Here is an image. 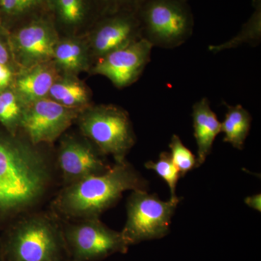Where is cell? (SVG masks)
I'll use <instances>...</instances> for the list:
<instances>
[{
    "label": "cell",
    "mask_w": 261,
    "mask_h": 261,
    "mask_svg": "<svg viewBox=\"0 0 261 261\" xmlns=\"http://www.w3.org/2000/svg\"><path fill=\"white\" fill-rule=\"evenodd\" d=\"M80 129L102 154H111L116 163L135 145L136 137L126 111L113 105H101L84 109L78 117Z\"/></svg>",
    "instance_id": "obj_5"
},
{
    "label": "cell",
    "mask_w": 261,
    "mask_h": 261,
    "mask_svg": "<svg viewBox=\"0 0 261 261\" xmlns=\"http://www.w3.org/2000/svg\"><path fill=\"white\" fill-rule=\"evenodd\" d=\"M88 142L68 137L62 142L58 163L66 185L93 175L106 172L110 166Z\"/></svg>",
    "instance_id": "obj_12"
},
{
    "label": "cell",
    "mask_w": 261,
    "mask_h": 261,
    "mask_svg": "<svg viewBox=\"0 0 261 261\" xmlns=\"http://www.w3.org/2000/svg\"><path fill=\"white\" fill-rule=\"evenodd\" d=\"M152 48L145 39H139L97 59L92 73L106 76L117 88L129 87L150 62Z\"/></svg>",
    "instance_id": "obj_9"
},
{
    "label": "cell",
    "mask_w": 261,
    "mask_h": 261,
    "mask_svg": "<svg viewBox=\"0 0 261 261\" xmlns=\"http://www.w3.org/2000/svg\"><path fill=\"white\" fill-rule=\"evenodd\" d=\"M254 11L244 24L240 32L230 40L226 41L219 45H211L209 50L211 53H219L220 51L237 48L243 44L257 46L261 40V0H252Z\"/></svg>",
    "instance_id": "obj_18"
},
{
    "label": "cell",
    "mask_w": 261,
    "mask_h": 261,
    "mask_svg": "<svg viewBox=\"0 0 261 261\" xmlns=\"http://www.w3.org/2000/svg\"><path fill=\"white\" fill-rule=\"evenodd\" d=\"M104 15L91 38L92 54L97 59L142 39L136 12L118 11Z\"/></svg>",
    "instance_id": "obj_11"
},
{
    "label": "cell",
    "mask_w": 261,
    "mask_h": 261,
    "mask_svg": "<svg viewBox=\"0 0 261 261\" xmlns=\"http://www.w3.org/2000/svg\"><path fill=\"white\" fill-rule=\"evenodd\" d=\"M82 111L44 98L25 106L20 128L34 145L51 143L71 126Z\"/></svg>",
    "instance_id": "obj_8"
},
{
    "label": "cell",
    "mask_w": 261,
    "mask_h": 261,
    "mask_svg": "<svg viewBox=\"0 0 261 261\" xmlns=\"http://www.w3.org/2000/svg\"><path fill=\"white\" fill-rule=\"evenodd\" d=\"M62 231L72 260H101L128 250L121 233L108 228L99 218L82 219L68 225Z\"/></svg>",
    "instance_id": "obj_7"
},
{
    "label": "cell",
    "mask_w": 261,
    "mask_h": 261,
    "mask_svg": "<svg viewBox=\"0 0 261 261\" xmlns=\"http://www.w3.org/2000/svg\"><path fill=\"white\" fill-rule=\"evenodd\" d=\"M13 62L14 61L10 48V37L7 35L0 21V63L12 66Z\"/></svg>",
    "instance_id": "obj_25"
},
{
    "label": "cell",
    "mask_w": 261,
    "mask_h": 261,
    "mask_svg": "<svg viewBox=\"0 0 261 261\" xmlns=\"http://www.w3.org/2000/svg\"><path fill=\"white\" fill-rule=\"evenodd\" d=\"M0 261H1V257H0Z\"/></svg>",
    "instance_id": "obj_29"
},
{
    "label": "cell",
    "mask_w": 261,
    "mask_h": 261,
    "mask_svg": "<svg viewBox=\"0 0 261 261\" xmlns=\"http://www.w3.org/2000/svg\"><path fill=\"white\" fill-rule=\"evenodd\" d=\"M15 77L12 66L0 63V92L13 87Z\"/></svg>",
    "instance_id": "obj_26"
},
{
    "label": "cell",
    "mask_w": 261,
    "mask_h": 261,
    "mask_svg": "<svg viewBox=\"0 0 261 261\" xmlns=\"http://www.w3.org/2000/svg\"><path fill=\"white\" fill-rule=\"evenodd\" d=\"M53 61L65 75H75L88 66L87 48L75 39L59 41L55 49Z\"/></svg>",
    "instance_id": "obj_17"
},
{
    "label": "cell",
    "mask_w": 261,
    "mask_h": 261,
    "mask_svg": "<svg viewBox=\"0 0 261 261\" xmlns=\"http://www.w3.org/2000/svg\"><path fill=\"white\" fill-rule=\"evenodd\" d=\"M44 0H0V13L8 18L20 16L32 11Z\"/></svg>",
    "instance_id": "obj_23"
},
{
    "label": "cell",
    "mask_w": 261,
    "mask_h": 261,
    "mask_svg": "<svg viewBox=\"0 0 261 261\" xmlns=\"http://www.w3.org/2000/svg\"><path fill=\"white\" fill-rule=\"evenodd\" d=\"M48 97L65 107L82 111L89 107L90 100L87 87L75 75H70L58 77L51 86Z\"/></svg>",
    "instance_id": "obj_15"
},
{
    "label": "cell",
    "mask_w": 261,
    "mask_h": 261,
    "mask_svg": "<svg viewBox=\"0 0 261 261\" xmlns=\"http://www.w3.org/2000/svg\"><path fill=\"white\" fill-rule=\"evenodd\" d=\"M58 77L54 61L47 62L21 70L15 77L13 88L27 106L48 97L51 86Z\"/></svg>",
    "instance_id": "obj_13"
},
{
    "label": "cell",
    "mask_w": 261,
    "mask_h": 261,
    "mask_svg": "<svg viewBox=\"0 0 261 261\" xmlns=\"http://www.w3.org/2000/svg\"><path fill=\"white\" fill-rule=\"evenodd\" d=\"M25 108L13 87L0 92V123L13 135L21 126Z\"/></svg>",
    "instance_id": "obj_19"
},
{
    "label": "cell",
    "mask_w": 261,
    "mask_h": 261,
    "mask_svg": "<svg viewBox=\"0 0 261 261\" xmlns=\"http://www.w3.org/2000/svg\"><path fill=\"white\" fill-rule=\"evenodd\" d=\"M145 0H99L104 14L118 11H137Z\"/></svg>",
    "instance_id": "obj_24"
},
{
    "label": "cell",
    "mask_w": 261,
    "mask_h": 261,
    "mask_svg": "<svg viewBox=\"0 0 261 261\" xmlns=\"http://www.w3.org/2000/svg\"><path fill=\"white\" fill-rule=\"evenodd\" d=\"M146 188L145 179L124 161L106 172L67 185L55 200V208L65 217L96 219L116 203L123 192Z\"/></svg>",
    "instance_id": "obj_1"
},
{
    "label": "cell",
    "mask_w": 261,
    "mask_h": 261,
    "mask_svg": "<svg viewBox=\"0 0 261 261\" xmlns=\"http://www.w3.org/2000/svg\"><path fill=\"white\" fill-rule=\"evenodd\" d=\"M1 261H71L63 231L42 216L15 225L0 242Z\"/></svg>",
    "instance_id": "obj_3"
},
{
    "label": "cell",
    "mask_w": 261,
    "mask_h": 261,
    "mask_svg": "<svg viewBox=\"0 0 261 261\" xmlns=\"http://www.w3.org/2000/svg\"><path fill=\"white\" fill-rule=\"evenodd\" d=\"M185 1L189 2V0H185Z\"/></svg>",
    "instance_id": "obj_28"
},
{
    "label": "cell",
    "mask_w": 261,
    "mask_h": 261,
    "mask_svg": "<svg viewBox=\"0 0 261 261\" xmlns=\"http://www.w3.org/2000/svg\"><path fill=\"white\" fill-rule=\"evenodd\" d=\"M58 42L54 28L43 20L32 22L10 37L13 61L21 70L53 61Z\"/></svg>",
    "instance_id": "obj_10"
},
{
    "label": "cell",
    "mask_w": 261,
    "mask_h": 261,
    "mask_svg": "<svg viewBox=\"0 0 261 261\" xmlns=\"http://www.w3.org/2000/svg\"><path fill=\"white\" fill-rule=\"evenodd\" d=\"M136 13L142 39L153 47H179L193 34L195 19L185 0H145Z\"/></svg>",
    "instance_id": "obj_4"
},
{
    "label": "cell",
    "mask_w": 261,
    "mask_h": 261,
    "mask_svg": "<svg viewBox=\"0 0 261 261\" xmlns=\"http://www.w3.org/2000/svg\"><path fill=\"white\" fill-rule=\"evenodd\" d=\"M49 178L47 163L37 149L0 137V211H18L35 203Z\"/></svg>",
    "instance_id": "obj_2"
},
{
    "label": "cell",
    "mask_w": 261,
    "mask_h": 261,
    "mask_svg": "<svg viewBox=\"0 0 261 261\" xmlns=\"http://www.w3.org/2000/svg\"><path fill=\"white\" fill-rule=\"evenodd\" d=\"M226 106L227 111L224 121L221 123V132L224 134V142L241 150L251 128V115L241 105Z\"/></svg>",
    "instance_id": "obj_16"
},
{
    "label": "cell",
    "mask_w": 261,
    "mask_h": 261,
    "mask_svg": "<svg viewBox=\"0 0 261 261\" xmlns=\"http://www.w3.org/2000/svg\"><path fill=\"white\" fill-rule=\"evenodd\" d=\"M60 19L68 25H76L85 18L87 9L84 0H55Z\"/></svg>",
    "instance_id": "obj_22"
},
{
    "label": "cell",
    "mask_w": 261,
    "mask_h": 261,
    "mask_svg": "<svg viewBox=\"0 0 261 261\" xmlns=\"http://www.w3.org/2000/svg\"><path fill=\"white\" fill-rule=\"evenodd\" d=\"M179 201H162L146 190L132 192L127 203V221L121 231L128 246L164 238L169 232Z\"/></svg>",
    "instance_id": "obj_6"
},
{
    "label": "cell",
    "mask_w": 261,
    "mask_h": 261,
    "mask_svg": "<svg viewBox=\"0 0 261 261\" xmlns=\"http://www.w3.org/2000/svg\"><path fill=\"white\" fill-rule=\"evenodd\" d=\"M245 203L249 207H251L252 209L258 211L260 212L261 208V195L260 194H257V195L250 196V197H246L245 199Z\"/></svg>",
    "instance_id": "obj_27"
},
{
    "label": "cell",
    "mask_w": 261,
    "mask_h": 261,
    "mask_svg": "<svg viewBox=\"0 0 261 261\" xmlns=\"http://www.w3.org/2000/svg\"><path fill=\"white\" fill-rule=\"evenodd\" d=\"M71 261H75V260H71Z\"/></svg>",
    "instance_id": "obj_30"
},
{
    "label": "cell",
    "mask_w": 261,
    "mask_h": 261,
    "mask_svg": "<svg viewBox=\"0 0 261 261\" xmlns=\"http://www.w3.org/2000/svg\"><path fill=\"white\" fill-rule=\"evenodd\" d=\"M169 147L171 160L177 168L181 177L196 167L197 159L191 150L184 145L178 136L173 135Z\"/></svg>",
    "instance_id": "obj_21"
},
{
    "label": "cell",
    "mask_w": 261,
    "mask_h": 261,
    "mask_svg": "<svg viewBox=\"0 0 261 261\" xmlns=\"http://www.w3.org/2000/svg\"><path fill=\"white\" fill-rule=\"evenodd\" d=\"M192 120L197 146L196 167H200L211 153L214 141L221 132V123L211 109L207 97L202 98L193 105Z\"/></svg>",
    "instance_id": "obj_14"
},
{
    "label": "cell",
    "mask_w": 261,
    "mask_h": 261,
    "mask_svg": "<svg viewBox=\"0 0 261 261\" xmlns=\"http://www.w3.org/2000/svg\"><path fill=\"white\" fill-rule=\"evenodd\" d=\"M147 169L153 170L159 176L167 183L171 192V198L172 201H179L176 195V185L180 176L177 168L171 160V154L168 152H163L160 155L159 161L156 162L148 161L145 163Z\"/></svg>",
    "instance_id": "obj_20"
}]
</instances>
